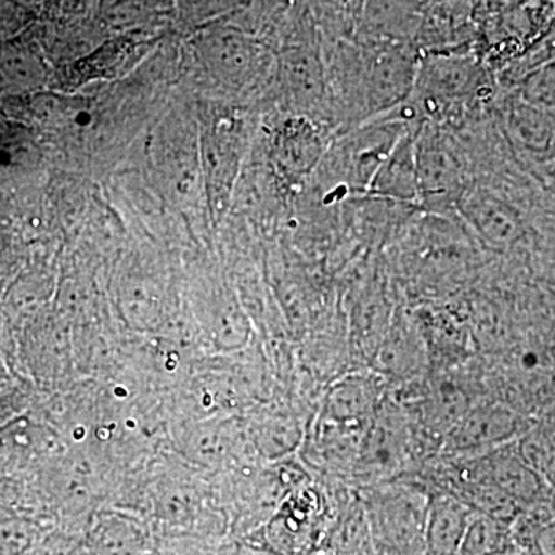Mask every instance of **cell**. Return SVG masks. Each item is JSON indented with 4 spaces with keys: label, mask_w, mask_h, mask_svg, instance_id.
I'll return each instance as SVG.
<instances>
[{
    "label": "cell",
    "mask_w": 555,
    "mask_h": 555,
    "mask_svg": "<svg viewBox=\"0 0 555 555\" xmlns=\"http://www.w3.org/2000/svg\"><path fill=\"white\" fill-rule=\"evenodd\" d=\"M460 204L467 222L491 247H513L524 235L516 211L486 190H470Z\"/></svg>",
    "instance_id": "obj_11"
},
{
    "label": "cell",
    "mask_w": 555,
    "mask_h": 555,
    "mask_svg": "<svg viewBox=\"0 0 555 555\" xmlns=\"http://www.w3.org/2000/svg\"><path fill=\"white\" fill-rule=\"evenodd\" d=\"M153 529L130 511L105 507L83 531V555H149Z\"/></svg>",
    "instance_id": "obj_5"
},
{
    "label": "cell",
    "mask_w": 555,
    "mask_h": 555,
    "mask_svg": "<svg viewBox=\"0 0 555 555\" xmlns=\"http://www.w3.org/2000/svg\"><path fill=\"white\" fill-rule=\"evenodd\" d=\"M470 469L494 483L521 506L542 502L545 480L526 462L520 451L502 444L470 463Z\"/></svg>",
    "instance_id": "obj_8"
},
{
    "label": "cell",
    "mask_w": 555,
    "mask_h": 555,
    "mask_svg": "<svg viewBox=\"0 0 555 555\" xmlns=\"http://www.w3.org/2000/svg\"><path fill=\"white\" fill-rule=\"evenodd\" d=\"M203 50L211 68L232 89H254L268 78L272 69L269 50L243 33H215L206 40Z\"/></svg>",
    "instance_id": "obj_4"
},
{
    "label": "cell",
    "mask_w": 555,
    "mask_h": 555,
    "mask_svg": "<svg viewBox=\"0 0 555 555\" xmlns=\"http://www.w3.org/2000/svg\"><path fill=\"white\" fill-rule=\"evenodd\" d=\"M520 416L503 404H477L447 433L444 447L456 454L506 444L521 429Z\"/></svg>",
    "instance_id": "obj_7"
},
{
    "label": "cell",
    "mask_w": 555,
    "mask_h": 555,
    "mask_svg": "<svg viewBox=\"0 0 555 555\" xmlns=\"http://www.w3.org/2000/svg\"><path fill=\"white\" fill-rule=\"evenodd\" d=\"M415 137L416 134L406 133L397 142L372 178L369 192L401 201L420 198Z\"/></svg>",
    "instance_id": "obj_14"
},
{
    "label": "cell",
    "mask_w": 555,
    "mask_h": 555,
    "mask_svg": "<svg viewBox=\"0 0 555 555\" xmlns=\"http://www.w3.org/2000/svg\"><path fill=\"white\" fill-rule=\"evenodd\" d=\"M383 406V382L375 374H350L327 390L318 415L349 426H371Z\"/></svg>",
    "instance_id": "obj_9"
},
{
    "label": "cell",
    "mask_w": 555,
    "mask_h": 555,
    "mask_svg": "<svg viewBox=\"0 0 555 555\" xmlns=\"http://www.w3.org/2000/svg\"><path fill=\"white\" fill-rule=\"evenodd\" d=\"M420 62L398 42L372 46L360 56L357 82L367 112H382L406 100L415 87Z\"/></svg>",
    "instance_id": "obj_3"
},
{
    "label": "cell",
    "mask_w": 555,
    "mask_h": 555,
    "mask_svg": "<svg viewBox=\"0 0 555 555\" xmlns=\"http://www.w3.org/2000/svg\"><path fill=\"white\" fill-rule=\"evenodd\" d=\"M507 131L516 144L532 156L555 155V109L518 101L506 116Z\"/></svg>",
    "instance_id": "obj_15"
},
{
    "label": "cell",
    "mask_w": 555,
    "mask_h": 555,
    "mask_svg": "<svg viewBox=\"0 0 555 555\" xmlns=\"http://www.w3.org/2000/svg\"><path fill=\"white\" fill-rule=\"evenodd\" d=\"M46 65L38 50L25 40L0 43V83L7 90H31L46 79Z\"/></svg>",
    "instance_id": "obj_17"
},
{
    "label": "cell",
    "mask_w": 555,
    "mask_h": 555,
    "mask_svg": "<svg viewBox=\"0 0 555 555\" xmlns=\"http://www.w3.org/2000/svg\"><path fill=\"white\" fill-rule=\"evenodd\" d=\"M323 153L320 131L308 119H288L278 130L273 142L276 169L288 181L295 182L317 166Z\"/></svg>",
    "instance_id": "obj_13"
},
{
    "label": "cell",
    "mask_w": 555,
    "mask_h": 555,
    "mask_svg": "<svg viewBox=\"0 0 555 555\" xmlns=\"http://www.w3.org/2000/svg\"><path fill=\"white\" fill-rule=\"evenodd\" d=\"M473 513V507L451 492L430 494L423 555H459Z\"/></svg>",
    "instance_id": "obj_12"
},
{
    "label": "cell",
    "mask_w": 555,
    "mask_h": 555,
    "mask_svg": "<svg viewBox=\"0 0 555 555\" xmlns=\"http://www.w3.org/2000/svg\"><path fill=\"white\" fill-rule=\"evenodd\" d=\"M408 455L406 426L397 415L383 412L382 406L364 436L353 470L364 480L385 481L397 476V470L408 462Z\"/></svg>",
    "instance_id": "obj_6"
},
{
    "label": "cell",
    "mask_w": 555,
    "mask_h": 555,
    "mask_svg": "<svg viewBox=\"0 0 555 555\" xmlns=\"http://www.w3.org/2000/svg\"><path fill=\"white\" fill-rule=\"evenodd\" d=\"M427 347L414 332L397 327L383 338L375 352V366L379 374L411 378L425 367Z\"/></svg>",
    "instance_id": "obj_16"
},
{
    "label": "cell",
    "mask_w": 555,
    "mask_h": 555,
    "mask_svg": "<svg viewBox=\"0 0 555 555\" xmlns=\"http://www.w3.org/2000/svg\"><path fill=\"white\" fill-rule=\"evenodd\" d=\"M520 100L534 107L555 109V60L526 76Z\"/></svg>",
    "instance_id": "obj_23"
},
{
    "label": "cell",
    "mask_w": 555,
    "mask_h": 555,
    "mask_svg": "<svg viewBox=\"0 0 555 555\" xmlns=\"http://www.w3.org/2000/svg\"><path fill=\"white\" fill-rule=\"evenodd\" d=\"M429 495L389 488L369 502V524L379 545L396 555H423Z\"/></svg>",
    "instance_id": "obj_2"
},
{
    "label": "cell",
    "mask_w": 555,
    "mask_h": 555,
    "mask_svg": "<svg viewBox=\"0 0 555 555\" xmlns=\"http://www.w3.org/2000/svg\"><path fill=\"white\" fill-rule=\"evenodd\" d=\"M222 542L193 532H153L149 555H217Z\"/></svg>",
    "instance_id": "obj_22"
},
{
    "label": "cell",
    "mask_w": 555,
    "mask_h": 555,
    "mask_svg": "<svg viewBox=\"0 0 555 555\" xmlns=\"http://www.w3.org/2000/svg\"><path fill=\"white\" fill-rule=\"evenodd\" d=\"M470 408L473 403L469 396L454 379L437 382L436 386L430 387L425 401L427 420L436 426L444 427L447 433Z\"/></svg>",
    "instance_id": "obj_21"
},
{
    "label": "cell",
    "mask_w": 555,
    "mask_h": 555,
    "mask_svg": "<svg viewBox=\"0 0 555 555\" xmlns=\"http://www.w3.org/2000/svg\"><path fill=\"white\" fill-rule=\"evenodd\" d=\"M222 122L224 120H218L214 126L207 127L203 142L208 182H211L219 195H222L224 185L232 179L236 160V139L232 134V124L225 129Z\"/></svg>",
    "instance_id": "obj_19"
},
{
    "label": "cell",
    "mask_w": 555,
    "mask_h": 555,
    "mask_svg": "<svg viewBox=\"0 0 555 555\" xmlns=\"http://www.w3.org/2000/svg\"><path fill=\"white\" fill-rule=\"evenodd\" d=\"M247 437L269 459L286 455L301 441V429L292 416L264 415L248 427Z\"/></svg>",
    "instance_id": "obj_20"
},
{
    "label": "cell",
    "mask_w": 555,
    "mask_h": 555,
    "mask_svg": "<svg viewBox=\"0 0 555 555\" xmlns=\"http://www.w3.org/2000/svg\"><path fill=\"white\" fill-rule=\"evenodd\" d=\"M516 553L511 525L474 511L460 543L459 555H505Z\"/></svg>",
    "instance_id": "obj_18"
},
{
    "label": "cell",
    "mask_w": 555,
    "mask_h": 555,
    "mask_svg": "<svg viewBox=\"0 0 555 555\" xmlns=\"http://www.w3.org/2000/svg\"><path fill=\"white\" fill-rule=\"evenodd\" d=\"M246 440L235 415L175 422L169 427L170 451L211 478L238 465Z\"/></svg>",
    "instance_id": "obj_1"
},
{
    "label": "cell",
    "mask_w": 555,
    "mask_h": 555,
    "mask_svg": "<svg viewBox=\"0 0 555 555\" xmlns=\"http://www.w3.org/2000/svg\"><path fill=\"white\" fill-rule=\"evenodd\" d=\"M415 159L420 196L441 199L459 193L462 184L459 158L440 134L433 130L416 134Z\"/></svg>",
    "instance_id": "obj_10"
},
{
    "label": "cell",
    "mask_w": 555,
    "mask_h": 555,
    "mask_svg": "<svg viewBox=\"0 0 555 555\" xmlns=\"http://www.w3.org/2000/svg\"><path fill=\"white\" fill-rule=\"evenodd\" d=\"M505 555H529V554H520V553H517V551H516V553H509V554H505Z\"/></svg>",
    "instance_id": "obj_24"
}]
</instances>
